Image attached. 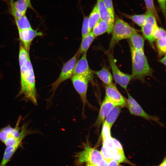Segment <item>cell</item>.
I'll use <instances>...</instances> for the list:
<instances>
[{
    "mask_svg": "<svg viewBox=\"0 0 166 166\" xmlns=\"http://www.w3.org/2000/svg\"><path fill=\"white\" fill-rule=\"evenodd\" d=\"M147 11H148L154 15L156 18L158 19V17L156 10L153 0H144Z\"/></svg>",
    "mask_w": 166,
    "mask_h": 166,
    "instance_id": "cell-28",
    "label": "cell"
},
{
    "mask_svg": "<svg viewBox=\"0 0 166 166\" xmlns=\"http://www.w3.org/2000/svg\"><path fill=\"white\" fill-rule=\"evenodd\" d=\"M18 32L20 42L29 51L34 39L37 36H41L43 35L42 32L38 31L37 30H34L32 28L19 30Z\"/></svg>",
    "mask_w": 166,
    "mask_h": 166,
    "instance_id": "cell-13",
    "label": "cell"
},
{
    "mask_svg": "<svg viewBox=\"0 0 166 166\" xmlns=\"http://www.w3.org/2000/svg\"><path fill=\"white\" fill-rule=\"evenodd\" d=\"M105 97L115 106L122 107L126 104L124 98L113 84L106 85Z\"/></svg>",
    "mask_w": 166,
    "mask_h": 166,
    "instance_id": "cell-12",
    "label": "cell"
},
{
    "mask_svg": "<svg viewBox=\"0 0 166 166\" xmlns=\"http://www.w3.org/2000/svg\"><path fill=\"white\" fill-rule=\"evenodd\" d=\"M108 57L113 77L116 82L124 89H126L132 79L131 75L124 73L121 71L116 65L113 54L108 53Z\"/></svg>",
    "mask_w": 166,
    "mask_h": 166,
    "instance_id": "cell-7",
    "label": "cell"
},
{
    "mask_svg": "<svg viewBox=\"0 0 166 166\" xmlns=\"http://www.w3.org/2000/svg\"><path fill=\"white\" fill-rule=\"evenodd\" d=\"M22 119L20 116L14 127L8 125L0 129V141L6 147L16 145L21 146L25 138L31 133V131L27 128L28 123H24L22 127L19 126Z\"/></svg>",
    "mask_w": 166,
    "mask_h": 166,
    "instance_id": "cell-2",
    "label": "cell"
},
{
    "mask_svg": "<svg viewBox=\"0 0 166 166\" xmlns=\"http://www.w3.org/2000/svg\"><path fill=\"white\" fill-rule=\"evenodd\" d=\"M146 21L144 24L141 27V30L144 37L150 43L153 45L154 40L152 35L155 29L158 26L156 18L152 13L147 11Z\"/></svg>",
    "mask_w": 166,
    "mask_h": 166,
    "instance_id": "cell-11",
    "label": "cell"
},
{
    "mask_svg": "<svg viewBox=\"0 0 166 166\" xmlns=\"http://www.w3.org/2000/svg\"><path fill=\"white\" fill-rule=\"evenodd\" d=\"M115 106L106 97L105 98L101 105L99 113L94 126L99 128L104 121L106 116L112 109Z\"/></svg>",
    "mask_w": 166,
    "mask_h": 166,
    "instance_id": "cell-15",
    "label": "cell"
},
{
    "mask_svg": "<svg viewBox=\"0 0 166 166\" xmlns=\"http://www.w3.org/2000/svg\"><path fill=\"white\" fill-rule=\"evenodd\" d=\"M123 15L128 18L132 20L139 26L142 27L145 23L147 15L145 14H143L130 15L123 14Z\"/></svg>",
    "mask_w": 166,
    "mask_h": 166,
    "instance_id": "cell-25",
    "label": "cell"
},
{
    "mask_svg": "<svg viewBox=\"0 0 166 166\" xmlns=\"http://www.w3.org/2000/svg\"><path fill=\"white\" fill-rule=\"evenodd\" d=\"M95 37L92 31L82 38L81 42L78 51L81 54L87 52Z\"/></svg>",
    "mask_w": 166,
    "mask_h": 166,
    "instance_id": "cell-17",
    "label": "cell"
},
{
    "mask_svg": "<svg viewBox=\"0 0 166 166\" xmlns=\"http://www.w3.org/2000/svg\"><path fill=\"white\" fill-rule=\"evenodd\" d=\"M166 159H164V160L162 162L160 165L159 166H166Z\"/></svg>",
    "mask_w": 166,
    "mask_h": 166,
    "instance_id": "cell-37",
    "label": "cell"
},
{
    "mask_svg": "<svg viewBox=\"0 0 166 166\" xmlns=\"http://www.w3.org/2000/svg\"><path fill=\"white\" fill-rule=\"evenodd\" d=\"M79 164L86 163L93 166H108V162L104 158L100 151L90 147L87 144L84 149L77 155Z\"/></svg>",
    "mask_w": 166,
    "mask_h": 166,
    "instance_id": "cell-4",
    "label": "cell"
},
{
    "mask_svg": "<svg viewBox=\"0 0 166 166\" xmlns=\"http://www.w3.org/2000/svg\"><path fill=\"white\" fill-rule=\"evenodd\" d=\"M119 163L117 161L113 159L108 162V166H119Z\"/></svg>",
    "mask_w": 166,
    "mask_h": 166,
    "instance_id": "cell-34",
    "label": "cell"
},
{
    "mask_svg": "<svg viewBox=\"0 0 166 166\" xmlns=\"http://www.w3.org/2000/svg\"><path fill=\"white\" fill-rule=\"evenodd\" d=\"M28 4L29 8L35 11L31 4V0H25Z\"/></svg>",
    "mask_w": 166,
    "mask_h": 166,
    "instance_id": "cell-36",
    "label": "cell"
},
{
    "mask_svg": "<svg viewBox=\"0 0 166 166\" xmlns=\"http://www.w3.org/2000/svg\"><path fill=\"white\" fill-rule=\"evenodd\" d=\"M103 1L111 17L114 20V11L112 0H103Z\"/></svg>",
    "mask_w": 166,
    "mask_h": 166,
    "instance_id": "cell-31",
    "label": "cell"
},
{
    "mask_svg": "<svg viewBox=\"0 0 166 166\" xmlns=\"http://www.w3.org/2000/svg\"><path fill=\"white\" fill-rule=\"evenodd\" d=\"M30 58L29 51L27 50L20 42L19 53V66L22 65Z\"/></svg>",
    "mask_w": 166,
    "mask_h": 166,
    "instance_id": "cell-26",
    "label": "cell"
},
{
    "mask_svg": "<svg viewBox=\"0 0 166 166\" xmlns=\"http://www.w3.org/2000/svg\"><path fill=\"white\" fill-rule=\"evenodd\" d=\"M121 107L117 106H114L109 113L104 121L111 128L121 112Z\"/></svg>",
    "mask_w": 166,
    "mask_h": 166,
    "instance_id": "cell-20",
    "label": "cell"
},
{
    "mask_svg": "<svg viewBox=\"0 0 166 166\" xmlns=\"http://www.w3.org/2000/svg\"><path fill=\"white\" fill-rule=\"evenodd\" d=\"M88 18L87 17H85L84 18L81 30L82 38L89 32L88 26Z\"/></svg>",
    "mask_w": 166,
    "mask_h": 166,
    "instance_id": "cell-32",
    "label": "cell"
},
{
    "mask_svg": "<svg viewBox=\"0 0 166 166\" xmlns=\"http://www.w3.org/2000/svg\"><path fill=\"white\" fill-rule=\"evenodd\" d=\"M14 19L18 31L32 28L30 23L26 14Z\"/></svg>",
    "mask_w": 166,
    "mask_h": 166,
    "instance_id": "cell-24",
    "label": "cell"
},
{
    "mask_svg": "<svg viewBox=\"0 0 166 166\" xmlns=\"http://www.w3.org/2000/svg\"><path fill=\"white\" fill-rule=\"evenodd\" d=\"M130 39V45L136 50H144V39L143 37L137 32L132 34Z\"/></svg>",
    "mask_w": 166,
    "mask_h": 166,
    "instance_id": "cell-18",
    "label": "cell"
},
{
    "mask_svg": "<svg viewBox=\"0 0 166 166\" xmlns=\"http://www.w3.org/2000/svg\"><path fill=\"white\" fill-rule=\"evenodd\" d=\"M159 61L164 64L165 65H166V55H164V56L162 58L160 59Z\"/></svg>",
    "mask_w": 166,
    "mask_h": 166,
    "instance_id": "cell-35",
    "label": "cell"
},
{
    "mask_svg": "<svg viewBox=\"0 0 166 166\" xmlns=\"http://www.w3.org/2000/svg\"><path fill=\"white\" fill-rule=\"evenodd\" d=\"M20 146V145H16L6 147L4 151L0 166H5Z\"/></svg>",
    "mask_w": 166,
    "mask_h": 166,
    "instance_id": "cell-23",
    "label": "cell"
},
{
    "mask_svg": "<svg viewBox=\"0 0 166 166\" xmlns=\"http://www.w3.org/2000/svg\"><path fill=\"white\" fill-rule=\"evenodd\" d=\"M165 17L166 15V0H157Z\"/></svg>",
    "mask_w": 166,
    "mask_h": 166,
    "instance_id": "cell-33",
    "label": "cell"
},
{
    "mask_svg": "<svg viewBox=\"0 0 166 166\" xmlns=\"http://www.w3.org/2000/svg\"><path fill=\"white\" fill-rule=\"evenodd\" d=\"M132 61V79L143 81L146 76H152L144 50H136L130 45Z\"/></svg>",
    "mask_w": 166,
    "mask_h": 166,
    "instance_id": "cell-3",
    "label": "cell"
},
{
    "mask_svg": "<svg viewBox=\"0 0 166 166\" xmlns=\"http://www.w3.org/2000/svg\"><path fill=\"white\" fill-rule=\"evenodd\" d=\"M101 20L97 4L93 8L88 18L89 31H91L94 26Z\"/></svg>",
    "mask_w": 166,
    "mask_h": 166,
    "instance_id": "cell-21",
    "label": "cell"
},
{
    "mask_svg": "<svg viewBox=\"0 0 166 166\" xmlns=\"http://www.w3.org/2000/svg\"><path fill=\"white\" fill-rule=\"evenodd\" d=\"M156 44L159 54L160 55L164 54H165L166 50V36L156 39Z\"/></svg>",
    "mask_w": 166,
    "mask_h": 166,
    "instance_id": "cell-27",
    "label": "cell"
},
{
    "mask_svg": "<svg viewBox=\"0 0 166 166\" xmlns=\"http://www.w3.org/2000/svg\"><path fill=\"white\" fill-rule=\"evenodd\" d=\"M86 166H93L87 164V165Z\"/></svg>",
    "mask_w": 166,
    "mask_h": 166,
    "instance_id": "cell-38",
    "label": "cell"
},
{
    "mask_svg": "<svg viewBox=\"0 0 166 166\" xmlns=\"http://www.w3.org/2000/svg\"><path fill=\"white\" fill-rule=\"evenodd\" d=\"M10 12L14 19L26 14L29 8L25 0H10Z\"/></svg>",
    "mask_w": 166,
    "mask_h": 166,
    "instance_id": "cell-14",
    "label": "cell"
},
{
    "mask_svg": "<svg viewBox=\"0 0 166 166\" xmlns=\"http://www.w3.org/2000/svg\"><path fill=\"white\" fill-rule=\"evenodd\" d=\"M87 52L84 53L82 57L77 61L73 75H81L87 78L89 81H92L93 78L94 71L89 67L87 58Z\"/></svg>",
    "mask_w": 166,
    "mask_h": 166,
    "instance_id": "cell-10",
    "label": "cell"
},
{
    "mask_svg": "<svg viewBox=\"0 0 166 166\" xmlns=\"http://www.w3.org/2000/svg\"><path fill=\"white\" fill-rule=\"evenodd\" d=\"M100 79L107 85L113 83V76L109 70L105 67L101 70L94 71Z\"/></svg>",
    "mask_w": 166,
    "mask_h": 166,
    "instance_id": "cell-19",
    "label": "cell"
},
{
    "mask_svg": "<svg viewBox=\"0 0 166 166\" xmlns=\"http://www.w3.org/2000/svg\"><path fill=\"white\" fill-rule=\"evenodd\" d=\"M71 78L73 87L82 100L83 113H84L85 107L88 103L87 93L89 81L87 78L80 75H73Z\"/></svg>",
    "mask_w": 166,
    "mask_h": 166,
    "instance_id": "cell-8",
    "label": "cell"
},
{
    "mask_svg": "<svg viewBox=\"0 0 166 166\" xmlns=\"http://www.w3.org/2000/svg\"><path fill=\"white\" fill-rule=\"evenodd\" d=\"M92 29L93 30L92 31L96 37L108 32L109 29V26L106 22L101 19Z\"/></svg>",
    "mask_w": 166,
    "mask_h": 166,
    "instance_id": "cell-22",
    "label": "cell"
},
{
    "mask_svg": "<svg viewBox=\"0 0 166 166\" xmlns=\"http://www.w3.org/2000/svg\"><path fill=\"white\" fill-rule=\"evenodd\" d=\"M166 36V31L163 29L158 26L155 30L152 35L154 40L161 38Z\"/></svg>",
    "mask_w": 166,
    "mask_h": 166,
    "instance_id": "cell-30",
    "label": "cell"
},
{
    "mask_svg": "<svg viewBox=\"0 0 166 166\" xmlns=\"http://www.w3.org/2000/svg\"><path fill=\"white\" fill-rule=\"evenodd\" d=\"M127 94L128 97L126 101V104L131 114L140 117L149 121H153L159 123V121L157 118L147 114L129 93L127 92Z\"/></svg>",
    "mask_w": 166,
    "mask_h": 166,
    "instance_id": "cell-9",
    "label": "cell"
},
{
    "mask_svg": "<svg viewBox=\"0 0 166 166\" xmlns=\"http://www.w3.org/2000/svg\"><path fill=\"white\" fill-rule=\"evenodd\" d=\"M80 55L77 51L71 58L64 64L58 78L51 85V90L53 94L62 82L73 76L75 66Z\"/></svg>",
    "mask_w": 166,
    "mask_h": 166,
    "instance_id": "cell-6",
    "label": "cell"
},
{
    "mask_svg": "<svg viewBox=\"0 0 166 166\" xmlns=\"http://www.w3.org/2000/svg\"><path fill=\"white\" fill-rule=\"evenodd\" d=\"M97 4L101 19L105 21L108 23L109 29L107 32L110 34L112 33L113 29L114 20L111 17L104 3L103 0H97Z\"/></svg>",
    "mask_w": 166,
    "mask_h": 166,
    "instance_id": "cell-16",
    "label": "cell"
},
{
    "mask_svg": "<svg viewBox=\"0 0 166 166\" xmlns=\"http://www.w3.org/2000/svg\"><path fill=\"white\" fill-rule=\"evenodd\" d=\"M111 127L108 124L103 122L101 133L102 140L111 136Z\"/></svg>",
    "mask_w": 166,
    "mask_h": 166,
    "instance_id": "cell-29",
    "label": "cell"
},
{
    "mask_svg": "<svg viewBox=\"0 0 166 166\" xmlns=\"http://www.w3.org/2000/svg\"><path fill=\"white\" fill-rule=\"evenodd\" d=\"M136 32H137L136 29L120 18H117L114 23L109 50H111L120 41L129 38Z\"/></svg>",
    "mask_w": 166,
    "mask_h": 166,
    "instance_id": "cell-5",
    "label": "cell"
},
{
    "mask_svg": "<svg viewBox=\"0 0 166 166\" xmlns=\"http://www.w3.org/2000/svg\"><path fill=\"white\" fill-rule=\"evenodd\" d=\"M20 68L21 89L17 97L23 95V100L26 102L30 101L37 105L35 75L30 58Z\"/></svg>",
    "mask_w": 166,
    "mask_h": 166,
    "instance_id": "cell-1",
    "label": "cell"
}]
</instances>
